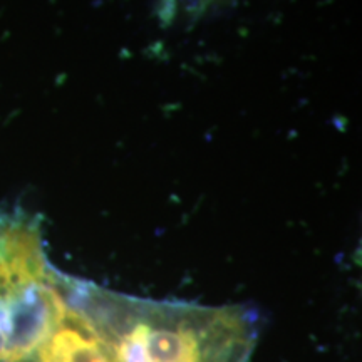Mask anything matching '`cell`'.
<instances>
[{"label":"cell","mask_w":362,"mask_h":362,"mask_svg":"<svg viewBox=\"0 0 362 362\" xmlns=\"http://www.w3.org/2000/svg\"><path fill=\"white\" fill-rule=\"evenodd\" d=\"M223 2L226 0H161V12L165 21L171 22L181 13L197 17Z\"/></svg>","instance_id":"2"},{"label":"cell","mask_w":362,"mask_h":362,"mask_svg":"<svg viewBox=\"0 0 362 362\" xmlns=\"http://www.w3.org/2000/svg\"><path fill=\"white\" fill-rule=\"evenodd\" d=\"M45 252L39 220L24 210L0 214V362H13L51 309L64 280Z\"/></svg>","instance_id":"1"}]
</instances>
